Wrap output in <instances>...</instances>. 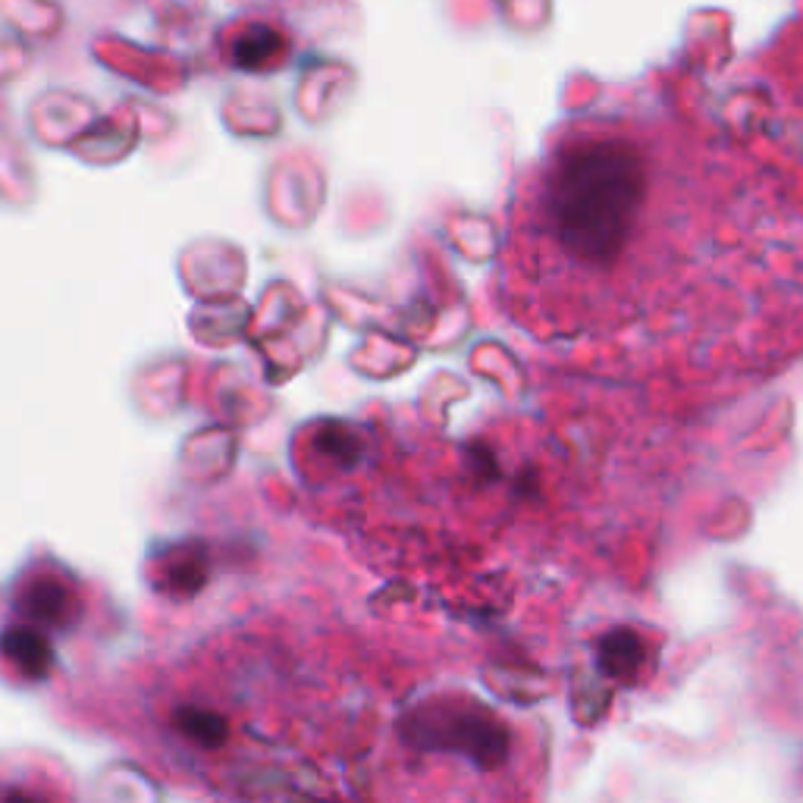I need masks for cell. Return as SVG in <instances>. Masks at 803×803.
I'll return each mask as SVG.
<instances>
[{
    "label": "cell",
    "instance_id": "6da1fadb",
    "mask_svg": "<svg viewBox=\"0 0 803 803\" xmlns=\"http://www.w3.org/2000/svg\"><path fill=\"white\" fill-rule=\"evenodd\" d=\"M493 274L508 324L575 371L744 386L803 351V192L584 129L515 189Z\"/></svg>",
    "mask_w": 803,
    "mask_h": 803
},
{
    "label": "cell",
    "instance_id": "277c9868",
    "mask_svg": "<svg viewBox=\"0 0 803 803\" xmlns=\"http://www.w3.org/2000/svg\"><path fill=\"white\" fill-rule=\"evenodd\" d=\"M176 722H179V731L185 738H192L201 747H211L214 751V747H220L226 741V719L217 716V712H211V709H192V706H185V709L176 712Z\"/></svg>",
    "mask_w": 803,
    "mask_h": 803
},
{
    "label": "cell",
    "instance_id": "5b68a950",
    "mask_svg": "<svg viewBox=\"0 0 803 803\" xmlns=\"http://www.w3.org/2000/svg\"><path fill=\"white\" fill-rule=\"evenodd\" d=\"M271 45H274V35H271L267 28H254V32H249V35L236 45V63L245 67V70H249V67H261Z\"/></svg>",
    "mask_w": 803,
    "mask_h": 803
},
{
    "label": "cell",
    "instance_id": "7a4b0ae2",
    "mask_svg": "<svg viewBox=\"0 0 803 803\" xmlns=\"http://www.w3.org/2000/svg\"><path fill=\"white\" fill-rule=\"evenodd\" d=\"M23 609L28 619L41 625H67L73 619V590L57 577H35L23 597Z\"/></svg>",
    "mask_w": 803,
    "mask_h": 803
},
{
    "label": "cell",
    "instance_id": "3957f363",
    "mask_svg": "<svg viewBox=\"0 0 803 803\" xmlns=\"http://www.w3.org/2000/svg\"><path fill=\"white\" fill-rule=\"evenodd\" d=\"M0 650L28 678H45L50 669L48 637L35 627H10L0 637Z\"/></svg>",
    "mask_w": 803,
    "mask_h": 803
}]
</instances>
